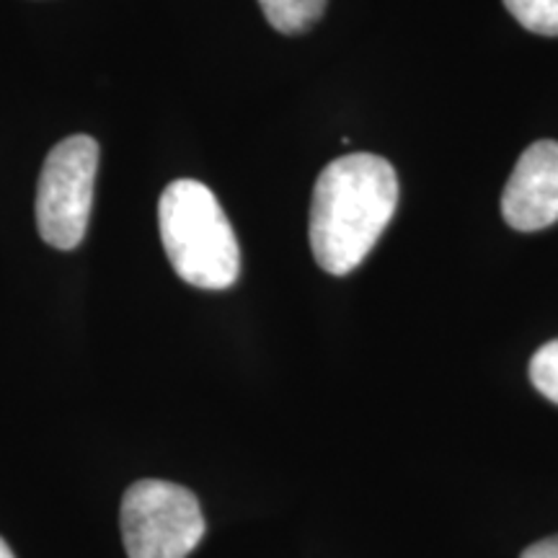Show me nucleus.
Wrapping results in <instances>:
<instances>
[{
	"label": "nucleus",
	"mask_w": 558,
	"mask_h": 558,
	"mask_svg": "<svg viewBox=\"0 0 558 558\" xmlns=\"http://www.w3.org/2000/svg\"><path fill=\"white\" fill-rule=\"evenodd\" d=\"M399 207V177L386 158L352 153L331 160L313 186L308 239L318 267L344 277L365 262Z\"/></svg>",
	"instance_id": "obj_1"
},
{
	"label": "nucleus",
	"mask_w": 558,
	"mask_h": 558,
	"mask_svg": "<svg viewBox=\"0 0 558 558\" xmlns=\"http://www.w3.org/2000/svg\"><path fill=\"white\" fill-rule=\"evenodd\" d=\"M158 228L173 271L199 290H228L241 275V248L209 186L177 179L158 199Z\"/></svg>",
	"instance_id": "obj_2"
},
{
	"label": "nucleus",
	"mask_w": 558,
	"mask_h": 558,
	"mask_svg": "<svg viewBox=\"0 0 558 558\" xmlns=\"http://www.w3.org/2000/svg\"><path fill=\"white\" fill-rule=\"evenodd\" d=\"M96 171L99 143L90 135H70L47 156L37 184V230L52 248L73 251L86 239Z\"/></svg>",
	"instance_id": "obj_3"
},
{
	"label": "nucleus",
	"mask_w": 558,
	"mask_h": 558,
	"mask_svg": "<svg viewBox=\"0 0 558 558\" xmlns=\"http://www.w3.org/2000/svg\"><path fill=\"white\" fill-rule=\"evenodd\" d=\"M130 558H186L205 538V514L190 488L145 478L128 488L120 509Z\"/></svg>",
	"instance_id": "obj_4"
},
{
	"label": "nucleus",
	"mask_w": 558,
	"mask_h": 558,
	"mask_svg": "<svg viewBox=\"0 0 558 558\" xmlns=\"http://www.w3.org/2000/svg\"><path fill=\"white\" fill-rule=\"evenodd\" d=\"M501 215L507 226L533 233L558 222V143L541 140L522 153L505 194Z\"/></svg>",
	"instance_id": "obj_5"
},
{
	"label": "nucleus",
	"mask_w": 558,
	"mask_h": 558,
	"mask_svg": "<svg viewBox=\"0 0 558 558\" xmlns=\"http://www.w3.org/2000/svg\"><path fill=\"white\" fill-rule=\"evenodd\" d=\"M329 0H259L264 19L279 34H303L324 16Z\"/></svg>",
	"instance_id": "obj_6"
},
{
	"label": "nucleus",
	"mask_w": 558,
	"mask_h": 558,
	"mask_svg": "<svg viewBox=\"0 0 558 558\" xmlns=\"http://www.w3.org/2000/svg\"><path fill=\"white\" fill-rule=\"evenodd\" d=\"M505 5L527 32L558 37V0H505Z\"/></svg>",
	"instance_id": "obj_7"
},
{
	"label": "nucleus",
	"mask_w": 558,
	"mask_h": 558,
	"mask_svg": "<svg viewBox=\"0 0 558 558\" xmlns=\"http://www.w3.org/2000/svg\"><path fill=\"white\" fill-rule=\"evenodd\" d=\"M530 380L548 401L558 403V339L543 344L533 354V360H530Z\"/></svg>",
	"instance_id": "obj_8"
},
{
	"label": "nucleus",
	"mask_w": 558,
	"mask_h": 558,
	"mask_svg": "<svg viewBox=\"0 0 558 558\" xmlns=\"http://www.w3.org/2000/svg\"><path fill=\"white\" fill-rule=\"evenodd\" d=\"M520 558H558V535L533 543V546L522 550Z\"/></svg>",
	"instance_id": "obj_9"
},
{
	"label": "nucleus",
	"mask_w": 558,
	"mask_h": 558,
	"mask_svg": "<svg viewBox=\"0 0 558 558\" xmlns=\"http://www.w3.org/2000/svg\"><path fill=\"white\" fill-rule=\"evenodd\" d=\"M0 558H13V554H11V548L5 546V541L0 538Z\"/></svg>",
	"instance_id": "obj_10"
}]
</instances>
